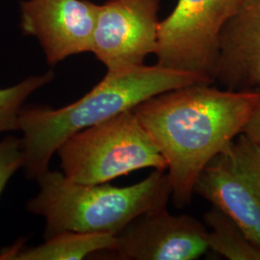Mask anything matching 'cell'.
<instances>
[{
	"label": "cell",
	"mask_w": 260,
	"mask_h": 260,
	"mask_svg": "<svg viewBox=\"0 0 260 260\" xmlns=\"http://www.w3.org/2000/svg\"><path fill=\"white\" fill-rule=\"evenodd\" d=\"M242 133L260 146V100Z\"/></svg>",
	"instance_id": "9a60e30c"
},
{
	"label": "cell",
	"mask_w": 260,
	"mask_h": 260,
	"mask_svg": "<svg viewBox=\"0 0 260 260\" xmlns=\"http://www.w3.org/2000/svg\"><path fill=\"white\" fill-rule=\"evenodd\" d=\"M116 236L117 259L195 260L209 251L205 224L166 207L140 215Z\"/></svg>",
	"instance_id": "ba28073f"
},
{
	"label": "cell",
	"mask_w": 260,
	"mask_h": 260,
	"mask_svg": "<svg viewBox=\"0 0 260 260\" xmlns=\"http://www.w3.org/2000/svg\"><path fill=\"white\" fill-rule=\"evenodd\" d=\"M259 100V92L198 83L159 93L133 109L167 163L177 206L190 205L200 175L241 134Z\"/></svg>",
	"instance_id": "6da1fadb"
},
{
	"label": "cell",
	"mask_w": 260,
	"mask_h": 260,
	"mask_svg": "<svg viewBox=\"0 0 260 260\" xmlns=\"http://www.w3.org/2000/svg\"><path fill=\"white\" fill-rule=\"evenodd\" d=\"M117 236L108 233L65 232L45 240L37 247L25 248L21 243L0 251V259L81 260L101 251H114Z\"/></svg>",
	"instance_id": "8fae6325"
},
{
	"label": "cell",
	"mask_w": 260,
	"mask_h": 260,
	"mask_svg": "<svg viewBox=\"0 0 260 260\" xmlns=\"http://www.w3.org/2000/svg\"><path fill=\"white\" fill-rule=\"evenodd\" d=\"M99 6L88 0H25L20 3V26L37 38L47 64L91 52Z\"/></svg>",
	"instance_id": "9c48e42d"
},
{
	"label": "cell",
	"mask_w": 260,
	"mask_h": 260,
	"mask_svg": "<svg viewBox=\"0 0 260 260\" xmlns=\"http://www.w3.org/2000/svg\"><path fill=\"white\" fill-rule=\"evenodd\" d=\"M215 82L229 91L260 93V0H242L224 24Z\"/></svg>",
	"instance_id": "30bf717a"
},
{
	"label": "cell",
	"mask_w": 260,
	"mask_h": 260,
	"mask_svg": "<svg viewBox=\"0 0 260 260\" xmlns=\"http://www.w3.org/2000/svg\"><path fill=\"white\" fill-rule=\"evenodd\" d=\"M160 0H107L99 6L92 53L118 71L144 65L156 51Z\"/></svg>",
	"instance_id": "52a82bcc"
},
{
	"label": "cell",
	"mask_w": 260,
	"mask_h": 260,
	"mask_svg": "<svg viewBox=\"0 0 260 260\" xmlns=\"http://www.w3.org/2000/svg\"><path fill=\"white\" fill-rule=\"evenodd\" d=\"M195 193L229 215L260 249V146L241 133L207 164Z\"/></svg>",
	"instance_id": "8992f818"
},
{
	"label": "cell",
	"mask_w": 260,
	"mask_h": 260,
	"mask_svg": "<svg viewBox=\"0 0 260 260\" xmlns=\"http://www.w3.org/2000/svg\"><path fill=\"white\" fill-rule=\"evenodd\" d=\"M242 0H178L158 30L157 65L215 83L220 35Z\"/></svg>",
	"instance_id": "5b68a950"
},
{
	"label": "cell",
	"mask_w": 260,
	"mask_h": 260,
	"mask_svg": "<svg viewBox=\"0 0 260 260\" xmlns=\"http://www.w3.org/2000/svg\"><path fill=\"white\" fill-rule=\"evenodd\" d=\"M24 165L21 138L9 135L0 141V196L12 177Z\"/></svg>",
	"instance_id": "5bb4252c"
},
{
	"label": "cell",
	"mask_w": 260,
	"mask_h": 260,
	"mask_svg": "<svg viewBox=\"0 0 260 260\" xmlns=\"http://www.w3.org/2000/svg\"><path fill=\"white\" fill-rule=\"evenodd\" d=\"M198 83L212 84L195 74L144 64L107 71L89 93L62 108L23 106L19 113V130L23 135L26 176L37 180L47 172L52 156L75 133L132 110L159 93Z\"/></svg>",
	"instance_id": "7a4b0ae2"
},
{
	"label": "cell",
	"mask_w": 260,
	"mask_h": 260,
	"mask_svg": "<svg viewBox=\"0 0 260 260\" xmlns=\"http://www.w3.org/2000/svg\"><path fill=\"white\" fill-rule=\"evenodd\" d=\"M37 182L39 192L26 208L45 219V240L65 232L117 235L140 215L166 207L172 197L166 171L157 170L125 187L82 184L50 170Z\"/></svg>",
	"instance_id": "3957f363"
},
{
	"label": "cell",
	"mask_w": 260,
	"mask_h": 260,
	"mask_svg": "<svg viewBox=\"0 0 260 260\" xmlns=\"http://www.w3.org/2000/svg\"><path fill=\"white\" fill-rule=\"evenodd\" d=\"M67 178L103 184L142 169L167 171V163L132 110L81 130L57 150Z\"/></svg>",
	"instance_id": "277c9868"
},
{
	"label": "cell",
	"mask_w": 260,
	"mask_h": 260,
	"mask_svg": "<svg viewBox=\"0 0 260 260\" xmlns=\"http://www.w3.org/2000/svg\"><path fill=\"white\" fill-rule=\"evenodd\" d=\"M52 71L31 75L19 83L0 89V133L19 129V113L28 98L54 79Z\"/></svg>",
	"instance_id": "4fadbf2b"
},
{
	"label": "cell",
	"mask_w": 260,
	"mask_h": 260,
	"mask_svg": "<svg viewBox=\"0 0 260 260\" xmlns=\"http://www.w3.org/2000/svg\"><path fill=\"white\" fill-rule=\"evenodd\" d=\"M208 250L230 260H260L254 246L233 219L212 205L205 214Z\"/></svg>",
	"instance_id": "7c38bea8"
}]
</instances>
